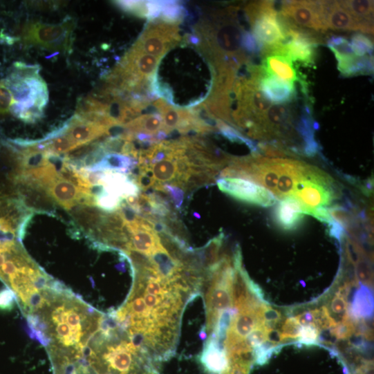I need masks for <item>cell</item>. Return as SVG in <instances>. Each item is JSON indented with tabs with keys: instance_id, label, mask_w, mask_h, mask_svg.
Here are the masks:
<instances>
[{
	"instance_id": "603a6c76",
	"label": "cell",
	"mask_w": 374,
	"mask_h": 374,
	"mask_svg": "<svg viewBox=\"0 0 374 374\" xmlns=\"http://www.w3.org/2000/svg\"><path fill=\"white\" fill-rule=\"evenodd\" d=\"M178 156L180 155L176 153L149 167L158 183L161 184L169 183L171 185L176 180V158Z\"/></svg>"
},
{
	"instance_id": "ffe728a7",
	"label": "cell",
	"mask_w": 374,
	"mask_h": 374,
	"mask_svg": "<svg viewBox=\"0 0 374 374\" xmlns=\"http://www.w3.org/2000/svg\"><path fill=\"white\" fill-rule=\"evenodd\" d=\"M138 165V161L131 157L118 153H108L91 170L113 171L125 174H130Z\"/></svg>"
},
{
	"instance_id": "e575fe53",
	"label": "cell",
	"mask_w": 374,
	"mask_h": 374,
	"mask_svg": "<svg viewBox=\"0 0 374 374\" xmlns=\"http://www.w3.org/2000/svg\"><path fill=\"white\" fill-rule=\"evenodd\" d=\"M164 189L169 195L175 209L180 211L184 201V191L178 187L169 184L164 185Z\"/></svg>"
},
{
	"instance_id": "44dd1931",
	"label": "cell",
	"mask_w": 374,
	"mask_h": 374,
	"mask_svg": "<svg viewBox=\"0 0 374 374\" xmlns=\"http://www.w3.org/2000/svg\"><path fill=\"white\" fill-rule=\"evenodd\" d=\"M355 319L370 318L373 314V295L366 286L361 287L354 294L348 314Z\"/></svg>"
},
{
	"instance_id": "2e32d148",
	"label": "cell",
	"mask_w": 374,
	"mask_h": 374,
	"mask_svg": "<svg viewBox=\"0 0 374 374\" xmlns=\"http://www.w3.org/2000/svg\"><path fill=\"white\" fill-rule=\"evenodd\" d=\"M340 3L357 24V32L369 35H373V1L349 0Z\"/></svg>"
},
{
	"instance_id": "d6986e66",
	"label": "cell",
	"mask_w": 374,
	"mask_h": 374,
	"mask_svg": "<svg viewBox=\"0 0 374 374\" xmlns=\"http://www.w3.org/2000/svg\"><path fill=\"white\" fill-rule=\"evenodd\" d=\"M124 127L131 136L144 134L157 139L159 133L162 131L164 132L163 120L160 114L140 116Z\"/></svg>"
},
{
	"instance_id": "d590c367",
	"label": "cell",
	"mask_w": 374,
	"mask_h": 374,
	"mask_svg": "<svg viewBox=\"0 0 374 374\" xmlns=\"http://www.w3.org/2000/svg\"><path fill=\"white\" fill-rule=\"evenodd\" d=\"M14 104L13 96L9 88L0 83V115L9 113Z\"/></svg>"
},
{
	"instance_id": "4dcf8cb0",
	"label": "cell",
	"mask_w": 374,
	"mask_h": 374,
	"mask_svg": "<svg viewBox=\"0 0 374 374\" xmlns=\"http://www.w3.org/2000/svg\"><path fill=\"white\" fill-rule=\"evenodd\" d=\"M331 333L337 339H344L350 337L355 330V324L348 317L343 321L332 327Z\"/></svg>"
},
{
	"instance_id": "d4e9b609",
	"label": "cell",
	"mask_w": 374,
	"mask_h": 374,
	"mask_svg": "<svg viewBox=\"0 0 374 374\" xmlns=\"http://www.w3.org/2000/svg\"><path fill=\"white\" fill-rule=\"evenodd\" d=\"M352 50L357 57L373 56V43L371 38L361 33L355 34L351 38Z\"/></svg>"
},
{
	"instance_id": "e0dca14e",
	"label": "cell",
	"mask_w": 374,
	"mask_h": 374,
	"mask_svg": "<svg viewBox=\"0 0 374 374\" xmlns=\"http://www.w3.org/2000/svg\"><path fill=\"white\" fill-rule=\"evenodd\" d=\"M337 62V69L346 77L373 74V56L357 57L349 55H335Z\"/></svg>"
},
{
	"instance_id": "f546056e",
	"label": "cell",
	"mask_w": 374,
	"mask_h": 374,
	"mask_svg": "<svg viewBox=\"0 0 374 374\" xmlns=\"http://www.w3.org/2000/svg\"><path fill=\"white\" fill-rule=\"evenodd\" d=\"M267 331L268 329L263 324L256 326L244 339L247 346L251 349H254L256 346L266 341Z\"/></svg>"
},
{
	"instance_id": "83f0119b",
	"label": "cell",
	"mask_w": 374,
	"mask_h": 374,
	"mask_svg": "<svg viewBox=\"0 0 374 374\" xmlns=\"http://www.w3.org/2000/svg\"><path fill=\"white\" fill-rule=\"evenodd\" d=\"M258 149L261 156L264 155L272 158L283 159L293 156L287 151L271 142H262L258 144Z\"/></svg>"
},
{
	"instance_id": "484cf974",
	"label": "cell",
	"mask_w": 374,
	"mask_h": 374,
	"mask_svg": "<svg viewBox=\"0 0 374 374\" xmlns=\"http://www.w3.org/2000/svg\"><path fill=\"white\" fill-rule=\"evenodd\" d=\"M123 200L106 191L96 199V206L106 213H111L120 209Z\"/></svg>"
},
{
	"instance_id": "4fadbf2b",
	"label": "cell",
	"mask_w": 374,
	"mask_h": 374,
	"mask_svg": "<svg viewBox=\"0 0 374 374\" xmlns=\"http://www.w3.org/2000/svg\"><path fill=\"white\" fill-rule=\"evenodd\" d=\"M68 122L65 133L79 147L93 142L100 138L108 137L109 129L86 121L77 114Z\"/></svg>"
},
{
	"instance_id": "1f68e13d",
	"label": "cell",
	"mask_w": 374,
	"mask_h": 374,
	"mask_svg": "<svg viewBox=\"0 0 374 374\" xmlns=\"http://www.w3.org/2000/svg\"><path fill=\"white\" fill-rule=\"evenodd\" d=\"M301 326L296 317H290L285 321L281 327V337L282 340L288 338H297L299 335V332Z\"/></svg>"
},
{
	"instance_id": "836d02e7",
	"label": "cell",
	"mask_w": 374,
	"mask_h": 374,
	"mask_svg": "<svg viewBox=\"0 0 374 374\" xmlns=\"http://www.w3.org/2000/svg\"><path fill=\"white\" fill-rule=\"evenodd\" d=\"M355 274L360 282L365 285L371 284L372 277L371 268L364 257L355 264Z\"/></svg>"
},
{
	"instance_id": "cb8c5ba5",
	"label": "cell",
	"mask_w": 374,
	"mask_h": 374,
	"mask_svg": "<svg viewBox=\"0 0 374 374\" xmlns=\"http://www.w3.org/2000/svg\"><path fill=\"white\" fill-rule=\"evenodd\" d=\"M217 176L207 172H191L182 187L185 193L192 194L200 187L214 185Z\"/></svg>"
},
{
	"instance_id": "ba28073f",
	"label": "cell",
	"mask_w": 374,
	"mask_h": 374,
	"mask_svg": "<svg viewBox=\"0 0 374 374\" xmlns=\"http://www.w3.org/2000/svg\"><path fill=\"white\" fill-rule=\"evenodd\" d=\"M33 216L19 199L0 196V234L15 235L23 241Z\"/></svg>"
},
{
	"instance_id": "f35d334b",
	"label": "cell",
	"mask_w": 374,
	"mask_h": 374,
	"mask_svg": "<svg viewBox=\"0 0 374 374\" xmlns=\"http://www.w3.org/2000/svg\"><path fill=\"white\" fill-rule=\"evenodd\" d=\"M309 215L315 217V218L324 223L330 224L333 221V220L329 215L328 209L326 208H319L313 210L309 214Z\"/></svg>"
},
{
	"instance_id": "8d00e7d4",
	"label": "cell",
	"mask_w": 374,
	"mask_h": 374,
	"mask_svg": "<svg viewBox=\"0 0 374 374\" xmlns=\"http://www.w3.org/2000/svg\"><path fill=\"white\" fill-rule=\"evenodd\" d=\"M242 48L244 52L252 55L261 54V47L252 33L245 31L242 37Z\"/></svg>"
},
{
	"instance_id": "b9f144b4",
	"label": "cell",
	"mask_w": 374,
	"mask_h": 374,
	"mask_svg": "<svg viewBox=\"0 0 374 374\" xmlns=\"http://www.w3.org/2000/svg\"><path fill=\"white\" fill-rule=\"evenodd\" d=\"M66 374H93L89 372H82L80 371H71Z\"/></svg>"
},
{
	"instance_id": "ac0fdd59",
	"label": "cell",
	"mask_w": 374,
	"mask_h": 374,
	"mask_svg": "<svg viewBox=\"0 0 374 374\" xmlns=\"http://www.w3.org/2000/svg\"><path fill=\"white\" fill-rule=\"evenodd\" d=\"M48 191L67 212L75 205L81 204L86 195L74 185L60 178L48 189Z\"/></svg>"
},
{
	"instance_id": "9c48e42d",
	"label": "cell",
	"mask_w": 374,
	"mask_h": 374,
	"mask_svg": "<svg viewBox=\"0 0 374 374\" xmlns=\"http://www.w3.org/2000/svg\"><path fill=\"white\" fill-rule=\"evenodd\" d=\"M260 55L261 66L267 75L293 84L301 81L294 68L292 61L285 51L283 44L263 48Z\"/></svg>"
},
{
	"instance_id": "60d3db41",
	"label": "cell",
	"mask_w": 374,
	"mask_h": 374,
	"mask_svg": "<svg viewBox=\"0 0 374 374\" xmlns=\"http://www.w3.org/2000/svg\"><path fill=\"white\" fill-rule=\"evenodd\" d=\"M266 341L275 345L277 343L281 342L282 340L281 332L275 330L274 329L268 330L266 334Z\"/></svg>"
},
{
	"instance_id": "4316f807",
	"label": "cell",
	"mask_w": 374,
	"mask_h": 374,
	"mask_svg": "<svg viewBox=\"0 0 374 374\" xmlns=\"http://www.w3.org/2000/svg\"><path fill=\"white\" fill-rule=\"evenodd\" d=\"M312 311L313 315L312 325L319 330H326L335 325L326 307L322 306L319 309Z\"/></svg>"
},
{
	"instance_id": "74e56055",
	"label": "cell",
	"mask_w": 374,
	"mask_h": 374,
	"mask_svg": "<svg viewBox=\"0 0 374 374\" xmlns=\"http://www.w3.org/2000/svg\"><path fill=\"white\" fill-rule=\"evenodd\" d=\"M16 294L9 288L0 290V310L5 311L12 310L15 306Z\"/></svg>"
},
{
	"instance_id": "5bb4252c",
	"label": "cell",
	"mask_w": 374,
	"mask_h": 374,
	"mask_svg": "<svg viewBox=\"0 0 374 374\" xmlns=\"http://www.w3.org/2000/svg\"><path fill=\"white\" fill-rule=\"evenodd\" d=\"M259 88L263 96L276 105H286L295 97L293 83L272 76H265L260 82Z\"/></svg>"
},
{
	"instance_id": "9a60e30c",
	"label": "cell",
	"mask_w": 374,
	"mask_h": 374,
	"mask_svg": "<svg viewBox=\"0 0 374 374\" xmlns=\"http://www.w3.org/2000/svg\"><path fill=\"white\" fill-rule=\"evenodd\" d=\"M200 362L209 374H223L229 366L224 346L212 337L204 345Z\"/></svg>"
},
{
	"instance_id": "30bf717a",
	"label": "cell",
	"mask_w": 374,
	"mask_h": 374,
	"mask_svg": "<svg viewBox=\"0 0 374 374\" xmlns=\"http://www.w3.org/2000/svg\"><path fill=\"white\" fill-rule=\"evenodd\" d=\"M72 218L70 234L75 238L88 237L103 223L106 212L96 206L78 204L68 211Z\"/></svg>"
},
{
	"instance_id": "7402d4cb",
	"label": "cell",
	"mask_w": 374,
	"mask_h": 374,
	"mask_svg": "<svg viewBox=\"0 0 374 374\" xmlns=\"http://www.w3.org/2000/svg\"><path fill=\"white\" fill-rule=\"evenodd\" d=\"M225 234L223 232L211 239L203 247L197 249L203 270L211 271L219 262L220 253L224 243Z\"/></svg>"
},
{
	"instance_id": "5b68a950",
	"label": "cell",
	"mask_w": 374,
	"mask_h": 374,
	"mask_svg": "<svg viewBox=\"0 0 374 374\" xmlns=\"http://www.w3.org/2000/svg\"><path fill=\"white\" fill-rule=\"evenodd\" d=\"M278 12L286 22L300 28L324 33L328 30L321 16V1H284Z\"/></svg>"
},
{
	"instance_id": "8fae6325",
	"label": "cell",
	"mask_w": 374,
	"mask_h": 374,
	"mask_svg": "<svg viewBox=\"0 0 374 374\" xmlns=\"http://www.w3.org/2000/svg\"><path fill=\"white\" fill-rule=\"evenodd\" d=\"M321 17L327 30L357 32V25L340 1H321Z\"/></svg>"
},
{
	"instance_id": "7a4b0ae2",
	"label": "cell",
	"mask_w": 374,
	"mask_h": 374,
	"mask_svg": "<svg viewBox=\"0 0 374 374\" xmlns=\"http://www.w3.org/2000/svg\"><path fill=\"white\" fill-rule=\"evenodd\" d=\"M338 198L333 178L319 169L308 165L306 173L290 198L296 200L303 214L325 208Z\"/></svg>"
},
{
	"instance_id": "8992f818",
	"label": "cell",
	"mask_w": 374,
	"mask_h": 374,
	"mask_svg": "<svg viewBox=\"0 0 374 374\" xmlns=\"http://www.w3.org/2000/svg\"><path fill=\"white\" fill-rule=\"evenodd\" d=\"M216 181L222 192L239 201L262 207L277 203V199L267 189L249 180L224 178Z\"/></svg>"
},
{
	"instance_id": "ab89813d",
	"label": "cell",
	"mask_w": 374,
	"mask_h": 374,
	"mask_svg": "<svg viewBox=\"0 0 374 374\" xmlns=\"http://www.w3.org/2000/svg\"><path fill=\"white\" fill-rule=\"evenodd\" d=\"M296 319L299 321L301 326L312 325L313 323V315L312 311L304 312L299 315Z\"/></svg>"
},
{
	"instance_id": "277c9868",
	"label": "cell",
	"mask_w": 374,
	"mask_h": 374,
	"mask_svg": "<svg viewBox=\"0 0 374 374\" xmlns=\"http://www.w3.org/2000/svg\"><path fill=\"white\" fill-rule=\"evenodd\" d=\"M180 40L176 24L163 21L153 22L149 25L133 48L161 59Z\"/></svg>"
},
{
	"instance_id": "52a82bcc",
	"label": "cell",
	"mask_w": 374,
	"mask_h": 374,
	"mask_svg": "<svg viewBox=\"0 0 374 374\" xmlns=\"http://www.w3.org/2000/svg\"><path fill=\"white\" fill-rule=\"evenodd\" d=\"M14 182L19 200L28 211L57 217V203L45 187L26 176H21Z\"/></svg>"
},
{
	"instance_id": "f1b7e54d",
	"label": "cell",
	"mask_w": 374,
	"mask_h": 374,
	"mask_svg": "<svg viewBox=\"0 0 374 374\" xmlns=\"http://www.w3.org/2000/svg\"><path fill=\"white\" fill-rule=\"evenodd\" d=\"M348 308L346 299L337 294L330 301V308L331 312L333 315L338 316L337 324L349 317Z\"/></svg>"
},
{
	"instance_id": "6da1fadb",
	"label": "cell",
	"mask_w": 374,
	"mask_h": 374,
	"mask_svg": "<svg viewBox=\"0 0 374 374\" xmlns=\"http://www.w3.org/2000/svg\"><path fill=\"white\" fill-rule=\"evenodd\" d=\"M15 66V71L3 83L14 98L10 111L24 122L35 124L43 118L49 101L47 84L39 66L17 63Z\"/></svg>"
},
{
	"instance_id": "d6a6232c",
	"label": "cell",
	"mask_w": 374,
	"mask_h": 374,
	"mask_svg": "<svg viewBox=\"0 0 374 374\" xmlns=\"http://www.w3.org/2000/svg\"><path fill=\"white\" fill-rule=\"evenodd\" d=\"M319 335V330L313 325L301 326L299 335V341L300 343L306 345L316 344Z\"/></svg>"
},
{
	"instance_id": "7c38bea8",
	"label": "cell",
	"mask_w": 374,
	"mask_h": 374,
	"mask_svg": "<svg viewBox=\"0 0 374 374\" xmlns=\"http://www.w3.org/2000/svg\"><path fill=\"white\" fill-rule=\"evenodd\" d=\"M304 215L299 204L292 198H286L279 203L272 212V221L283 231L292 232L301 225Z\"/></svg>"
},
{
	"instance_id": "3957f363",
	"label": "cell",
	"mask_w": 374,
	"mask_h": 374,
	"mask_svg": "<svg viewBox=\"0 0 374 374\" xmlns=\"http://www.w3.org/2000/svg\"><path fill=\"white\" fill-rule=\"evenodd\" d=\"M75 21L71 18L59 25L31 23L23 31L25 44L52 51L72 52Z\"/></svg>"
}]
</instances>
